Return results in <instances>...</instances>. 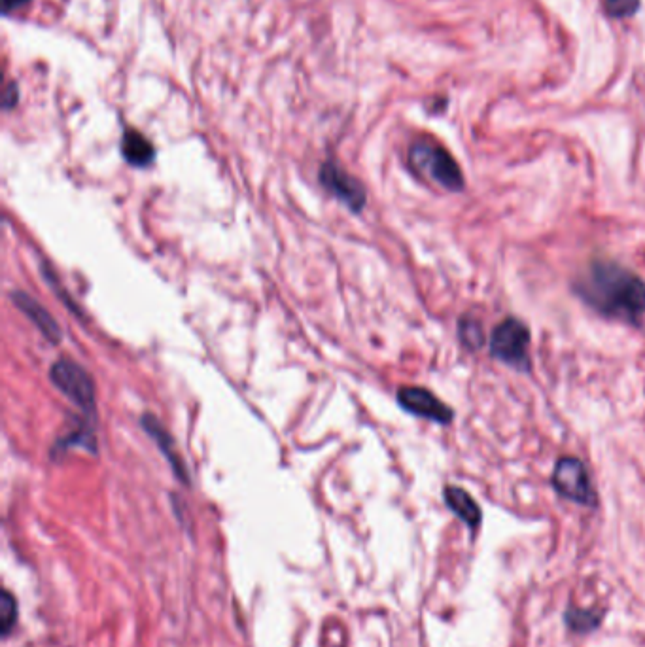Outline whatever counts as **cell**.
<instances>
[{
    "mask_svg": "<svg viewBox=\"0 0 645 647\" xmlns=\"http://www.w3.org/2000/svg\"><path fill=\"white\" fill-rule=\"evenodd\" d=\"M579 298L600 315L640 324L645 315V282L610 260H594L576 282Z\"/></svg>",
    "mask_w": 645,
    "mask_h": 647,
    "instance_id": "1",
    "label": "cell"
},
{
    "mask_svg": "<svg viewBox=\"0 0 645 647\" xmlns=\"http://www.w3.org/2000/svg\"><path fill=\"white\" fill-rule=\"evenodd\" d=\"M409 165L417 175L449 192L464 190V176L453 156L436 140H415L409 148Z\"/></svg>",
    "mask_w": 645,
    "mask_h": 647,
    "instance_id": "2",
    "label": "cell"
},
{
    "mask_svg": "<svg viewBox=\"0 0 645 647\" xmlns=\"http://www.w3.org/2000/svg\"><path fill=\"white\" fill-rule=\"evenodd\" d=\"M53 386L84 413H95V385L88 371L70 358H61L50 369Z\"/></svg>",
    "mask_w": 645,
    "mask_h": 647,
    "instance_id": "3",
    "label": "cell"
},
{
    "mask_svg": "<svg viewBox=\"0 0 645 647\" xmlns=\"http://www.w3.org/2000/svg\"><path fill=\"white\" fill-rule=\"evenodd\" d=\"M553 487L560 496L581 504V506H594L596 492L593 481L585 464L576 456H562L553 472Z\"/></svg>",
    "mask_w": 645,
    "mask_h": 647,
    "instance_id": "4",
    "label": "cell"
},
{
    "mask_svg": "<svg viewBox=\"0 0 645 647\" xmlns=\"http://www.w3.org/2000/svg\"><path fill=\"white\" fill-rule=\"evenodd\" d=\"M528 347L530 330L517 318H506L492 332L490 352L494 358L506 362L509 366L524 368L528 364Z\"/></svg>",
    "mask_w": 645,
    "mask_h": 647,
    "instance_id": "5",
    "label": "cell"
},
{
    "mask_svg": "<svg viewBox=\"0 0 645 647\" xmlns=\"http://www.w3.org/2000/svg\"><path fill=\"white\" fill-rule=\"evenodd\" d=\"M320 182L352 212H362L366 207L367 193L364 184L356 176L347 173L339 163L326 161L320 169Z\"/></svg>",
    "mask_w": 645,
    "mask_h": 647,
    "instance_id": "6",
    "label": "cell"
},
{
    "mask_svg": "<svg viewBox=\"0 0 645 647\" xmlns=\"http://www.w3.org/2000/svg\"><path fill=\"white\" fill-rule=\"evenodd\" d=\"M401 407L420 419L434 420L439 424H449L453 420V409L441 402L436 394L420 386H403L398 390Z\"/></svg>",
    "mask_w": 645,
    "mask_h": 647,
    "instance_id": "7",
    "label": "cell"
},
{
    "mask_svg": "<svg viewBox=\"0 0 645 647\" xmlns=\"http://www.w3.org/2000/svg\"><path fill=\"white\" fill-rule=\"evenodd\" d=\"M10 298L14 301V305L18 307L19 311L23 315L27 316L36 328L40 330V333L52 343V345H59L61 343V337H63V332L61 328L57 326L55 318H53L35 298H31L29 294L25 292H12Z\"/></svg>",
    "mask_w": 645,
    "mask_h": 647,
    "instance_id": "8",
    "label": "cell"
},
{
    "mask_svg": "<svg viewBox=\"0 0 645 647\" xmlns=\"http://www.w3.org/2000/svg\"><path fill=\"white\" fill-rule=\"evenodd\" d=\"M140 424L144 428V432L150 436V438L156 441L159 451L165 455V458L169 460L173 472L176 473V477L184 483H190L188 479V470L184 466V462L180 460V456L176 453L175 439L169 434V430L161 424V420L157 419L156 415L152 413H146L142 419H140Z\"/></svg>",
    "mask_w": 645,
    "mask_h": 647,
    "instance_id": "9",
    "label": "cell"
},
{
    "mask_svg": "<svg viewBox=\"0 0 645 647\" xmlns=\"http://www.w3.org/2000/svg\"><path fill=\"white\" fill-rule=\"evenodd\" d=\"M122 154L125 161L131 163L133 167H148L156 158L154 144L135 129H125L122 139Z\"/></svg>",
    "mask_w": 645,
    "mask_h": 647,
    "instance_id": "10",
    "label": "cell"
},
{
    "mask_svg": "<svg viewBox=\"0 0 645 647\" xmlns=\"http://www.w3.org/2000/svg\"><path fill=\"white\" fill-rule=\"evenodd\" d=\"M445 502L456 517H460L470 528H477L481 523V509L470 494L460 487H445Z\"/></svg>",
    "mask_w": 645,
    "mask_h": 647,
    "instance_id": "11",
    "label": "cell"
},
{
    "mask_svg": "<svg viewBox=\"0 0 645 647\" xmlns=\"http://www.w3.org/2000/svg\"><path fill=\"white\" fill-rule=\"evenodd\" d=\"M18 623V602L8 591H2L0 595V632L2 636H10Z\"/></svg>",
    "mask_w": 645,
    "mask_h": 647,
    "instance_id": "12",
    "label": "cell"
},
{
    "mask_svg": "<svg viewBox=\"0 0 645 647\" xmlns=\"http://www.w3.org/2000/svg\"><path fill=\"white\" fill-rule=\"evenodd\" d=\"M95 445L97 441L93 438V432L89 428H80L76 432H70L67 438L59 439L55 443V451H67L70 447H84L88 451H93L95 453Z\"/></svg>",
    "mask_w": 645,
    "mask_h": 647,
    "instance_id": "13",
    "label": "cell"
},
{
    "mask_svg": "<svg viewBox=\"0 0 645 647\" xmlns=\"http://www.w3.org/2000/svg\"><path fill=\"white\" fill-rule=\"evenodd\" d=\"M460 341L468 347V349H479L483 345V330H481V324L477 320H473L470 316H464L460 320Z\"/></svg>",
    "mask_w": 645,
    "mask_h": 647,
    "instance_id": "14",
    "label": "cell"
},
{
    "mask_svg": "<svg viewBox=\"0 0 645 647\" xmlns=\"http://www.w3.org/2000/svg\"><path fill=\"white\" fill-rule=\"evenodd\" d=\"M640 6V0H606V10L613 18H628Z\"/></svg>",
    "mask_w": 645,
    "mask_h": 647,
    "instance_id": "15",
    "label": "cell"
},
{
    "mask_svg": "<svg viewBox=\"0 0 645 647\" xmlns=\"http://www.w3.org/2000/svg\"><path fill=\"white\" fill-rule=\"evenodd\" d=\"M566 623L576 630H589L596 627L598 619L593 613L581 612V610H572L566 613Z\"/></svg>",
    "mask_w": 645,
    "mask_h": 647,
    "instance_id": "16",
    "label": "cell"
},
{
    "mask_svg": "<svg viewBox=\"0 0 645 647\" xmlns=\"http://www.w3.org/2000/svg\"><path fill=\"white\" fill-rule=\"evenodd\" d=\"M18 97V86L10 84V86L6 88V91H4V110H10V108H14V106H16V103H18Z\"/></svg>",
    "mask_w": 645,
    "mask_h": 647,
    "instance_id": "17",
    "label": "cell"
},
{
    "mask_svg": "<svg viewBox=\"0 0 645 647\" xmlns=\"http://www.w3.org/2000/svg\"><path fill=\"white\" fill-rule=\"evenodd\" d=\"M29 2H31V0H4L2 10H4V14H10L12 10H18V8L25 6V4H29Z\"/></svg>",
    "mask_w": 645,
    "mask_h": 647,
    "instance_id": "18",
    "label": "cell"
}]
</instances>
